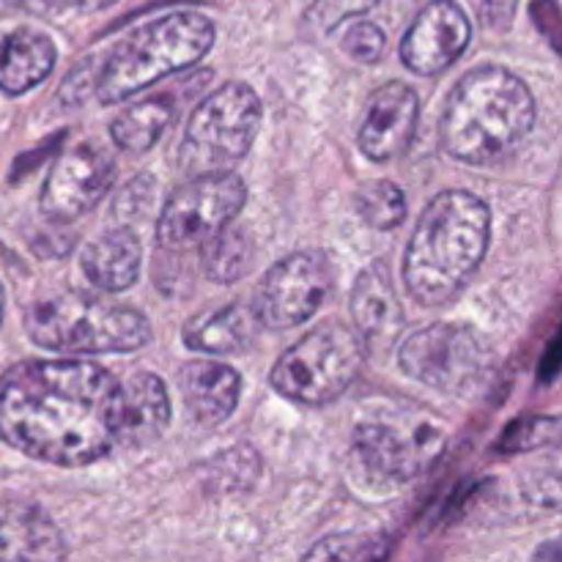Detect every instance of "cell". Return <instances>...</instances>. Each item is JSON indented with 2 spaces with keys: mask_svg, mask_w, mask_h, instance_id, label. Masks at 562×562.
Returning <instances> with one entry per match:
<instances>
[{
  "mask_svg": "<svg viewBox=\"0 0 562 562\" xmlns=\"http://www.w3.org/2000/svg\"><path fill=\"white\" fill-rule=\"evenodd\" d=\"M390 543L382 536H329L318 541L305 560H382Z\"/></svg>",
  "mask_w": 562,
  "mask_h": 562,
  "instance_id": "cell-25",
  "label": "cell"
},
{
  "mask_svg": "<svg viewBox=\"0 0 562 562\" xmlns=\"http://www.w3.org/2000/svg\"><path fill=\"white\" fill-rule=\"evenodd\" d=\"M22 0H0V5H20Z\"/></svg>",
  "mask_w": 562,
  "mask_h": 562,
  "instance_id": "cell-32",
  "label": "cell"
},
{
  "mask_svg": "<svg viewBox=\"0 0 562 562\" xmlns=\"http://www.w3.org/2000/svg\"><path fill=\"white\" fill-rule=\"evenodd\" d=\"M3 311H5V296H3V285H0V318H3Z\"/></svg>",
  "mask_w": 562,
  "mask_h": 562,
  "instance_id": "cell-31",
  "label": "cell"
},
{
  "mask_svg": "<svg viewBox=\"0 0 562 562\" xmlns=\"http://www.w3.org/2000/svg\"><path fill=\"white\" fill-rule=\"evenodd\" d=\"M516 9H519V0H483V22L488 31L505 33L514 25Z\"/></svg>",
  "mask_w": 562,
  "mask_h": 562,
  "instance_id": "cell-29",
  "label": "cell"
},
{
  "mask_svg": "<svg viewBox=\"0 0 562 562\" xmlns=\"http://www.w3.org/2000/svg\"><path fill=\"white\" fill-rule=\"evenodd\" d=\"M384 47H387V36L373 22H357L344 33L346 55L360 64H376L384 55Z\"/></svg>",
  "mask_w": 562,
  "mask_h": 562,
  "instance_id": "cell-28",
  "label": "cell"
},
{
  "mask_svg": "<svg viewBox=\"0 0 562 562\" xmlns=\"http://www.w3.org/2000/svg\"><path fill=\"white\" fill-rule=\"evenodd\" d=\"M66 558L58 527L36 508L14 510L0 519V560H58Z\"/></svg>",
  "mask_w": 562,
  "mask_h": 562,
  "instance_id": "cell-21",
  "label": "cell"
},
{
  "mask_svg": "<svg viewBox=\"0 0 562 562\" xmlns=\"http://www.w3.org/2000/svg\"><path fill=\"white\" fill-rule=\"evenodd\" d=\"M554 437H558V417H525V420L510 423L508 431L497 442V450L503 456L527 453V450L554 442Z\"/></svg>",
  "mask_w": 562,
  "mask_h": 562,
  "instance_id": "cell-27",
  "label": "cell"
},
{
  "mask_svg": "<svg viewBox=\"0 0 562 562\" xmlns=\"http://www.w3.org/2000/svg\"><path fill=\"white\" fill-rule=\"evenodd\" d=\"M214 44V22L201 11H173L115 44L93 75L102 104L124 102L151 82L190 69Z\"/></svg>",
  "mask_w": 562,
  "mask_h": 562,
  "instance_id": "cell-4",
  "label": "cell"
},
{
  "mask_svg": "<svg viewBox=\"0 0 562 562\" xmlns=\"http://www.w3.org/2000/svg\"><path fill=\"white\" fill-rule=\"evenodd\" d=\"M58 49L47 33L33 27H14L0 33V91L20 97L47 80Z\"/></svg>",
  "mask_w": 562,
  "mask_h": 562,
  "instance_id": "cell-17",
  "label": "cell"
},
{
  "mask_svg": "<svg viewBox=\"0 0 562 562\" xmlns=\"http://www.w3.org/2000/svg\"><path fill=\"white\" fill-rule=\"evenodd\" d=\"M247 201L241 176L231 170L198 173L168 198L157 220V241L168 250L206 245L236 220Z\"/></svg>",
  "mask_w": 562,
  "mask_h": 562,
  "instance_id": "cell-10",
  "label": "cell"
},
{
  "mask_svg": "<svg viewBox=\"0 0 562 562\" xmlns=\"http://www.w3.org/2000/svg\"><path fill=\"white\" fill-rule=\"evenodd\" d=\"M58 9H71L80 11V14H97V11H104L108 5H113L115 0H53Z\"/></svg>",
  "mask_w": 562,
  "mask_h": 562,
  "instance_id": "cell-30",
  "label": "cell"
},
{
  "mask_svg": "<svg viewBox=\"0 0 562 562\" xmlns=\"http://www.w3.org/2000/svg\"><path fill=\"white\" fill-rule=\"evenodd\" d=\"M252 261H256V241H252L250 231L234 223L225 225L217 236L203 245L201 267L214 283H236L250 272Z\"/></svg>",
  "mask_w": 562,
  "mask_h": 562,
  "instance_id": "cell-23",
  "label": "cell"
},
{
  "mask_svg": "<svg viewBox=\"0 0 562 562\" xmlns=\"http://www.w3.org/2000/svg\"><path fill=\"white\" fill-rule=\"evenodd\" d=\"M376 3L379 0H313L302 16V31L307 36H327L340 22L368 14L371 9H376Z\"/></svg>",
  "mask_w": 562,
  "mask_h": 562,
  "instance_id": "cell-26",
  "label": "cell"
},
{
  "mask_svg": "<svg viewBox=\"0 0 562 562\" xmlns=\"http://www.w3.org/2000/svg\"><path fill=\"white\" fill-rule=\"evenodd\" d=\"M121 382L82 360H27L0 376V439L55 467H88L119 448Z\"/></svg>",
  "mask_w": 562,
  "mask_h": 562,
  "instance_id": "cell-1",
  "label": "cell"
},
{
  "mask_svg": "<svg viewBox=\"0 0 562 562\" xmlns=\"http://www.w3.org/2000/svg\"><path fill=\"white\" fill-rule=\"evenodd\" d=\"M261 126V99L245 82H225L187 121L179 162L190 173H217L247 157Z\"/></svg>",
  "mask_w": 562,
  "mask_h": 562,
  "instance_id": "cell-7",
  "label": "cell"
},
{
  "mask_svg": "<svg viewBox=\"0 0 562 562\" xmlns=\"http://www.w3.org/2000/svg\"><path fill=\"white\" fill-rule=\"evenodd\" d=\"M179 390L187 415L203 428H214L234 415L241 379L234 368L214 360H192L179 371Z\"/></svg>",
  "mask_w": 562,
  "mask_h": 562,
  "instance_id": "cell-15",
  "label": "cell"
},
{
  "mask_svg": "<svg viewBox=\"0 0 562 562\" xmlns=\"http://www.w3.org/2000/svg\"><path fill=\"white\" fill-rule=\"evenodd\" d=\"M115 179V162L104 148L93 143L69 148L55 159L44 181L38 206L42 214L53 223H71L91 212Z\"/></svg>",
  "mask_w": 562,
  "mask_h": 562,
  "instance_id": "cell-12",
  "label": "cell"
},
{
  "mask_svg": "<svg viewBox=\"0 0 562 562\" xmlns=\"http://www.w3.org/2000/svg\"><path fill=\"white\" fill-rule=\"evenodd\" d=\"M366 357V338L355 327L333 318L283 351L269 382L294 404L327 406L357 382Z\"/></svg>",
  "mask_w": 562,
  "mask_h": 562,
  "instance_id": "cell-6",
  "label": "cell"
},
{
  "mask_svg": "<svg viewBox=\"0 0 562 562\" xmlns=\"http://www.w3.org/2000/svg\"><path fill=\"white\" fill-rule=\"evenodd\" d=\"M357 212L366 220V225L376 231H393L406 217V198L398 184L387 179L368 181L357 190Z\"/></svg>",
  "mask_w": 562,
  "mask_h": 562,
  "instance_id": "cell-24",
  "label": "cell"
},
{
  "mask_svg": "<svg viewBox=\"0 0 562 562\" xmlns=\"http://www.w3.org/2000/svg\"><path fill=\"white\" fill-rule=\"evenodd\" d=\"M333 289V263L324 252H294L274 263L258 289L252 313L267 329H291L316 316Z\"/></svg>",
  "mask_w": 562,
  "mask_h": 562,
  "instance_id": "cell-11",
  "label": "cell"
},
{
  "mask_svg": "<svg viewBox=\"0 0 562 562\" xmlns=\"http://www.w3.org/2000/svg\"><path fill=\"white\" fill-rule=\"evenodd\" d=\"M448 434L437 420L387 412L355 428V453L371 475L384 481H412L437 464Z\"/></svg>",
  "mask_w": 562,
  "mask_h": 562,
  "instance_id": "cell-9",
  "label": "cell"
},
{
  "mask_svg": "<svg viewBox=\"0 0 562 562\" xmlns=\"http://www.w3.org/2000/svg\"><path fill=\"white\" fill-rule=\"evenodd\" d=\"M252 305H225L190 318L184 327V346L201 355H241L258 338Z\"/></svg>",
  "mask_w": 562,
  "mask_h": 562,
  "instance_id": "cell-20",
  "label": "cell"
},
{
  "mask_svg": "<svg viewBox=\"0 0 562 562\" xmlns=\"http://www.w3.org/2000/svg\"><path fill=\"white\" fill-rule=\"evenodd\" d=\"M420 102L406 82H387L368 99L366 119L360 126V151L371 162H393L409 151L415 140Z\"/></svg>",
  "mask_w": 562,
  "mask_h": 562,
  "instance_id": "cell-14",
  "label": "cell"
},
{
  "mask_svg": "<svg viewBox=\"0 0 562 562\" xmlns=\"http://www.w3.org/2000/svg\"><path fill=\"white\" fill-rule=\"evenodd\" d=\"M492 212L477 195L445 190L420 214L404 258V283L423 307L448 305L481 269Z\"/></svg>",
  "mask_w": 562,
  "mask_h": 562,
  "instance_id": "cell-2",
  "label": "cell"
},
{
  "mask_svg": "<svg viewBox=\"0 0 562 562\" xmlns=\"http://www.w3.org/2000/svg\"><path fill=\"white\" fill-rule=\"evenodd\" d=\"M349 307L355 329L362 338H393L398 333L401 324H404V311H401V302L395 296L387 263L373 261L371 267L362 269L355 289H351Z\"/></svg>",
  "mask_w": 562,
  "mask_h": 562,
  "instance_id": "cell-19",
  "label": "cell"
},
{
  "mask_svg": "<svg viewBox=\"0 0 562 562\" xmlns=\"http://www.w3.org/2000/svg\"><path fill=\"white\" fill-rule=\"evenodd\" d=\"M173 121V102L168 97H148L146 102L130 104L110 124V137L124 151H148Z\"/></svg>",
  "mask_w": 562,
  "mask_h": 562,
  "instance_id": "cell-22",
  "label": "cell"
},
{
  "mask_svg": "<svg viewBox=\"0 0 562 562\" xmlns=\"http://www.w3.org/2000/svg\"><path fill=\"white\" fill-rule=\"evenodd\" d=\"M170 423V398L165 382L154 373H132L121 384L119 448L137 450L159 439Z\"/></svg>",
  "mask_w": 562,
  "mask_h": 562,
  "instance_id": "cell-16",
  "label": "cell"
},
{
  "mask_svg": "<svg viewBox=\"0 0 562 562\" xmlns=\"http://www.w3.org/2000/svg\"><path fill=\"white\" fill-rule=\"evenodd\" d=\"M532 124L536 99L527 82L503 66H483L453 88L439 137L461 162L497 165L530 135Z\"/></svg>",
  "mask_w": 562,
  "mask_h": 562,
  "instance_id": "cell-3",
  "label": "cell"
},
{
  "mask_svg": "<svg viewBox=\"0 0 562 562\" xmlns=\"http://www.w3.org/2000/svg\"><path fill=\"white\" fill-rule=\"evenodd\" d=\"M80 267L93 289L108 291V294H121V291L132 289L137 278H140V239L130 228L110 231V234L99 236L97 241H91L82 250Z\"/></svg>",
  "mask_w": 562,
  "mask_h": 562,
  "instance_id": "cell-18",
  "label": "cell"
},
{
  "mask_svg": "<svg viewBox=\"0 0 562 562\" xmlns=\"http://www.w3.org/2000/svg\"><path fill=\"white\" fill-rule=\"evenodd\" d=\"M398 362L406 376L437 393L470 398L486 387L494 371V351L477 329L467 324H431L401 344Z\"/></svg>",
  "mask_w": 562,
  "mask_h": 562,
  "instance_id": "cell-8",
  "label": "cell"
},
{
  "mask_svg": "<svg viewBox=\"0 0 562 562\" xmlns=\"http://www.w3.org/2000/svg\"><path fill=\"white\" fill-rule=\"evenodd\" d=\"M25 333L42 349L64 355H124L151 340V324L132 307L66 291L27 307Z\"/></svg>",
  "mask_w": 562,
  "mask_h": 562,
  "instance_id": "cell-5",
  "label": "cell"
},
{
  "mask_svg": "<svg viewBox=\"0 0 562 562\" xmlns=\"http://www.w3.org/2000/svg\"><path fill=\"white\" fill-rule=\"evenodd\" d=\"M472 38L470 16L456 0H431L406 31L401 60L420 77H437L456 64Z\"/></svg>",
  "mask_w": 562,
  "mask_h": 562,
  "instance_id": "cell-13",
  "label": "cell"
}]
</instances>
